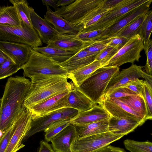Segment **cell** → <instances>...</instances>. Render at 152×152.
Segmentation results:
<instances>
[{"instance_id": "cell-38", "label": "cell", "mask_w": 152, "mask_h": 152, "mask_svg": "<svg viewBox=\"0 0 152 152\" xmlns=\"http://www.w3.org/2000/svg\"><path fill=\"white\" fill-rule=\"evenodd\" d=\"M118 51L116 48L108 46L96 56V61H100L102 67L104 66L107 62L115 55Z\"/></svg>"}, {"instance_id": "cell-12", "label": "cell", "mask_w": 152, "mask_h": 152, "mask_svg": "<svg viewBox=\"0 0 152 152\" xmlns=\"http://www.w3.org/2000/svg\"><path fill=\"white\" fill-rule=\"evenodd\" d=\"M143 67L144 66L132 64L129 67L119 71L109 82L103 96L129 81L137 79L144 78L152 83V76L144 72L142 69Z\"/></svg>"}, {"instance_id": "cell-11", "label": "cell", "mask_w": 152, "mask_h": 152, "mask_svg": "<svg viewBox=\"0 0 152 152\" xmlns=\"http://www.w3.org/2000/svg\"><path fill=\"white\" fill-rule=\"evenodd\" d=\"M32 121V115L26 108L15 120L14 132L5 152H16L25 146L23 140L29 130Z\"/></svg>"}, {"instance_id": "cell-27", "label": "cell", "mask_w": 152, "mask_h": 152, "mask_svg": "<svg viewBox=\"0 0 152 152\" xmlns=\"http://www.w3.org/2000/svg\"><path fill=\"white\" fill-rule=\"evenodd\" d=\"M118 99L139 114L146 121L147 120L148 114L146 104L141 95H130Z\"/></svg>"}, {"instance_id": "cell-36", "label": "cell", "mask_w": 152, "mask_h": 152, "mask_svg": "<svg viewBox=\"0 0 152 152\" xmlns=\"http://www.w3.org/2000/svg\"><path fill=\"white\" fill-rule=\"evenodd\" d=\"M144 86L141 95L145 101L147 112V120L152 119V83L144 80Z\"/></svg>"}, {"instance_id": "cell-23", "label": "cell", "mask_w": 152, "mask_h": 152, "mask_svg": "<svg viewBox=\"0 0 152 152\" xmlns=\"http://www.w3.org/2000/svg\"><path fill=\"white\" fill-rule=\"evenodd\" d=\"M71 88L68 101V107L82 112L91 109L94 103L73 83L70 82Z\"/></svg>"}, {"instance_id": "cell-34", "label": "cell", "mask_w": 152, "mask_h": 152, "mask_svg": "<svg viewBox=\"0 0 152 152\" xmlns=\"http://www.w3.org/2000/svg\"><path fill=\"white\" fill-rule=\"evenodd\" d=\"M124 144L131 152H152V143L148 140L140 142L127 139L124 141Z\"/></svg>"}, {"instance_id": "cell-41", "label": "cell", "mask_w": 152, "mask_h": 152, "mask_svg": "<svg viewBox=\"0 0 152 152\" xmlns=\"http://www.w3.org/2000/svg\"><path fill=\"white\" fill-rule=\"evenodd\" d=\"M136 95L137 94L127 88L121 86L115 89L102 98L118 99L128 96Z\"/></svg>"}, {"instance_id": "cell-19", "label": "cell", "mask_w": 152, "mask_h": 152, "mask_svg": "<svg viewBox=\"0 0 152 152\" xmlns=\"http://www.w3.org/2000/svg\"><path fill=\"white\" fill-rule=\"evenodd\" d=\"M111 116L99 105L95 104L91 109L77 114L70 120V124L74 126L92 123L109 119Z\"/></svg>"}, {"instance_id": "cell-10", "label": "cell", "mask_w": 152, "mask_h": 152, "mask_svg": "<svg viewBox=\"0 0 152 152\" xmlns=\"http://www.w3.org/2000/svg\"><path fill=\"white\" fill-rule=\"evenodd\" d=\"M78 112L75 109L66 107L32 119L31 128L23 141L37 133L44 131L49 126L56 121L62 120H70L75 117Z\"/></svg>"}, {"instance_id": "cell-37", "label": "cell", "mask_w": 152, "mask_h": 152, "mask_svg": "<svg viewBox=\"0 0 152 152\" xmlns=\"http://www.w3.org/2000/svg\"><path fill=\"white\" fill-rule=\"evenodd\" d=\"M19 67L10 58L0 65V80L16 73Z\"/></svg>"}, {"instance_id": "cell-26", "label": "cell", "mask_w": 152, "mask_h": 152, "mask_svg": "<svg viewBox=\"0 0 152 152\" xmlns=\"http://www.w3.org/2000/svg\"><path fill=\"white\" fill-rule=\"evenodd\" d=\"M102 67L100 61L95 60L91 63L74 71L67 76L76 86L79 87L83 82L98 69Z\"/></svg>"}, {"instance_id": "cell-32", "label": "cell", "mask_w": 152, "mask_h": 152, "mask_svg": "<svg viewBox=\"0 0 152 152\" xmlns=\"http://www.w3.org/2000/svg\"><path fill=\"white\" fill-rule=\"evenodd\" d=\"M108 28L101 29L82 32L76 35V38L82 41L91 44L98 41L108 38Z\"/></svg>"}, {"instance_id": "cell-35", "label": "cell", "mask_w": 152, "mask_h": 152, "mask_svg": "<svg viewBox=\"0 0 152 152\" xmlns=\"http://www.w3.org/2000/svg\"><path fill=\"white\" fill-rule=\"evenodd\" d=\"M152 11L149 10L145 15L138 34L143 39L144 45L148 44L150 39L152 31Z\"/></svg>"}, {"instance_id": "cell-47", "label": "cell", "mask_w": 152, "mask_h": 152, "mask_svg": "<svg viewBox=\"0 0 152 152\" xmlns=\"http://www.w3.org/2000/svg\"><path fill=\"white\" fill-rule=\"evenodd\" d=\"M76 0H59L56 3L57 7L61 6L64 7L69 5L74 2Z\"/></svg>"}, {"instance_id": "cell-30", "label": "cell", "mask_w": 152, "mask_h": 152, "mask_svg": "<svg viewBox=\"0 0 152 152\" xmlns=\"http://www.w3.org/2000/svg\"><path fill=\"white\" fill-rule=\"evenodd\" d=\"M32 49L59 63L66 61L77 53L47 46L44 47H37Z\"/></svg>"}, {"instance_id": "cell-14", "label": "cell", "mask_w": 152, "mask_h": 152, "mask_svg": "<svg viewBox=\"0 0 152 152\" xmlns=\"http://www.w3.org/2000/svg\"><path fill=\"white\" fill-rule=\"evenodd\" d=\"M98 104L111 116L134 119L142 124L146 121L141 115L118 99L103 97Z\"/></svg>"}, {"instance_id": "cell-5", "label": "cell", "mask_w": 152, "mask_h": 152, "mask_svg": "<svg viewBox=\"0 0 152 152\" xmlns=\"http://www.w3.org/2000/svg\"><path fill=\"white\" fill-rule=\"evenodd\" d=\"M148 0H122L118 5L109 10L95 24L83 30L81 32L108 28L122 19L129 12Z\"/></svg>"}, {"instance_id": "cell-46", "label": "cell", "mask_w": 152, "mask_h": 152, "mask_svg": "<svg viewBox=\"0 0 152 152\" xmlns=\"http://www.w3.org/2000/svg\"><path fill=\"white\" fill-rule=\"evenodd\" d=\"M96 152H126L122 148L108 145L101 148Z\"/></svg>"}, {"instance_id": "cell-29", "label": "cell", "mask_w": 152, "mask_h": 152, "mask_svg": "<svg viewBox=\"0 0 152 152\" xmlns=\"http://www.w3.org/2000/svg\"><path fill=\"white\" fill-rule=\"evenodd\" d=\"M20 19L21 26L33 28L31 19L30 7L25 0H10Z\"/></svg>"}, {"instance_id": "cell-50", "label": "cell", "mask_w": 152, "mask_h": 152, "mask_svg": "<svg viewBox=\"0 0 152 152\" xmlns=\"http://www.w3.org/2000/svg\"><path fill=\"white\" fill-rule=\"evenodd\" d=\"M1 99H0V106H1Z\"/></svg>"}, {"instance_id": "cell-4", "label": "cell", "mask_w": 152, "mask_h": 152, "mask_svg": "<svg viewBox=\"0 0 152 152\" xmlns=\"http://www.w3.org/2000/svg\"><path fill=\"white\" fill-rule=\"evenodd\" d=\"M24 76L32 77L40 75L68 76L67 72L60 63L32 48L29 60L21 66Z\"/></svg>"}, {"instance_id": "cell-18", "label": "cell", "mask_w": 152, "mask_h": 152, "mask_svg": "<svg viewBox=\"0 0 152 152\" xmlns=\"http://www.w3.org/2000/svg\"><path fill=\"white\" fill-rule=\"evenodd\" d=\"M77 137L75 126L70 124L53 138L51 146L55 152H71V146Z\"/></svg>"}, {"instance_id": "cell-44", "label": "cell", "mask_w": 152, "mask_h": 152, "mask_svg": "<svg viewBox=\"0 0 152 152\" xmlns=\"http://www.w3.org/2000/svg\"><path fill=\"white\" fill-rule=\"evenodd\" d=\"M109 38L108 45L118 50L122 48L129 40L123 37H114Z\"/></svg>"}, {"instance_id": "cell-40", "label": "cell", "mask_w": 152, "mask_h": 152, "mask_svg": "<svg viewBox=\"0 0 152 152\" xmlns=\"http://www.w3.org/2000/svg\"><path fill=\"white\" fill-rule=\"evenodd\" d=\"M144 50L147 58L146 63L144 66V70L148 75L152 76V42L150 39L148 43L144 45Z\"/></svg>"}, {"instance_id": "cell-22", "label": "cell", "mask_w": 152, "mask_h": 152, "mask_svg": "<svg viewBox=\"0 0 152 152\" xmlns=\"http://www.w3.org/2000/svg\"><path fill=\"white\" fill-rule=\"evenodd\" d=\"M142 125L137 120L131 118L111 116L109 119V131L117 134L126 135Z\"/></svg>"}, {"instance_id": "cell-45", "label": "cell", "mask_w": 152, "mask_h": 152, "mask_svg": "<svg viewBox=\"0 0 152 152\" xmlns=\"http://www.w3.org/2000/svg\"><path fill=\"white\" fill-rule=\"evenodd\" d=\"M37 152H55L51 146L45 140H41Z\"/></svg>"}, {"instance_id": "cell-16", "label": "cell", "mask_w": 152, "mask_h": 152, "mask_svg": "<svg viewBox=\"0 0 152 152\" xmlns=\"http://www.w3.org/2000/svg\"><path fill=\"white\" fill-rule=\"evenodd\" d=\"M47 8L44 19L60 34L77 35L82 32L84 27L83 24L70 22L55 13L49 6H47Z\"/></svg>"}, {"instance_id": "cell-9", "label": "cell", "mask_w": 152, "mask_h": 152, "mask_svg": "<svg viewBox=\"0 0 152 152\" xmlns=\"http://www.w3.org/2000/svg\"><path fill=\"white\" fill-rule=\"evenodd\" d=\"M144 48L142 37L139 34H137L129 39L104 66L118 67L126 63L133 64L135 61L138 62L141 56L140 53Z\"/></svg>"}, {"instance_id": "cell-7", "label": "cell", "mask_w": 152, "mask_h": 152, "mask_svg": "<svg viewBox=\"0 0 152 152\" xmlns=\"http://www.w3.org/2000/svg\"><path fill=\"white\" fill-rule=\"evenodd\" d=\"M0 40L27 45L31 48L39 47L43 43L33 28L0 25Z\"/></svg>"}, {"instance_id": "cell-25", "label": "cell", "mask_w": 152, "mask_h": 152, "mask_svg": "<svg viewBox=\"0 0 152 152\" xmlns=\"http://www.w3.org/2000/svg\"><path fill=\"white\" fill-rule=\"evenodd\" d=\"M109 119L85 124L75 125L79 137H83L107 132Z\"/></svg>"}, {"instance_id": "cell-24", "label": "cell", "mask_w": 152, "mask_h": 152, "mask_svg": "<svg viewBox=\"0 0 152 152\" xmlns=\"http://www.w3.org/2000/svg\"><path fill=\"white\" fill-rule=\"evenodd\" d=\"M152 0L146 3L129 12L124 18L114 25L108 28V38H111L121 29L139 16L146 14L150 10Z\"/></svg>"}, {"instance_id": "cell-6", "label": "cell", "mask_w": 152, "mask_h": 152, "mask_svg": "<svg viewBox=\"0 0 152 152\" xmlns=\"http://www.w3.org/2000/svg\"><path fill=\"white\" fill-rule=\"evenodd\" d=\"M106 0H76L69 5L57 8L54 12L69 22L80 23L90 12L102 5Z\"/></svg>"}, {"instance_id": "cell-39", "label": "cell", "mask_w": 152, "mask_h": 152, "mask_svg": "<svg viewBox=\"0 0 152 152\" xmlns=\"http://www.w3.org/2000/svg\"><path fill=\"white\" fill-rule=\"evenodd\" d=\"M15 121L0 138V152H5L7 148L14 130Z\"/></svg>"}, {"instance_id": "cell-8", "label": "cell", "mask_w": 152, "mask_h": 152, "mask_svg": "<svg viewBox=\"0 0 152 152\" xmlns=\"http://www.w3.org/2000/svg\"><path fill=\"white\" fill-rule=\"evenodd\" d=\"M124 135L108 131L83 137H78L71 147V152H96Z\"/></svg>"}, {"instance_id": "cell-21", "label": "cell", "mask_w": 152, "mask_h": 152, "mask_svg": "<svg viewBox=\"0 0 152 152\" xmlns=\"http://www.w3.org/2000/svg\"><path fill=\"white\" fill-rule=\"evenodd\" d=\"M99 53L90 52L83 49L60 64L69 74L94 61Z\"/></svg>"}, {"instance_id": "cell-20", "label": "cell", "mask_w": 152, "mask_h": 152, "mask_svg": "<svg viewBox=\"0 0 152 152\" xmlns=\"http://www.w3.org/2000/svg\"><path fill=\"white\" fill-rule=\"evenodd\" d=\"M30 11L32 26L42 42L47 44L54 37L60 34L45 20L39 16L31 7Z\"/></svg>"}, {"instance_id": "cell-33", "label": "cell", "mask_w": 152, "mask_h": 152, "mask_svg": "<svg viewBox=\"0 0 152 152\" xmlns=\"http://www.w3.org/2000/svg\"><path fill=\"white\" fill-rule=\"evenodd\" d=\"M70 120H62L56 121L49 126L44 130L45 141L48 142L62 130L70 124Z\"/></svg>"}, {"instance_id": "cell-43", "label": "cell", "mask_w": 152, "mask_h": 152, "mask_svg": "<svg viewBox=\"0 0 152 152\" xmlns=\"http://www.w3.org/2000/svg\"><path fill=\"white\" fill-rule=\"evenodd\" d=\"M144 84V80L137 79L129 81L122 87L130 90L137 95H141Z\"/></svg>"}, {"instance_id": "cell-49", "label": "cell", "mask_w": 152, "mask_h": 152, "mask_svg": "<svg viewBox=\"0 0 152 152\" xmlns=\"http://www.w3.org/2000/svg\"><path fill=\"white\" fill-rule=\"evenodd\" d=\"M9 58L0 49V65L7 61Z\"/></svg>"}, {"instance_id": "cell-13", "label": "cell", "mask_w": 152, "mask_h": 152, "mask_svg": "<svg viewBox=\"0 0 152 152\" xmlns=\"http://www.w3.org/2000/svg\"><path fill=\"white\" fill-rule=\"evenodd\" d=\"M70 89L50 97L28 109L34 119L57 110L68 107Z\"/></svg>"}, {"instance_id": "cell-31", "label": "cell", "mask_w": 152, "mask_h": 152, "mask_svg": "<svg viewBox=\"0 0 152 152\" xmlns=\"http://www.w3.org/2000/svg\"><path fill=\"white\" fill-rule=\"evenodd\" d=\"M146 14L138 17L122 28L111 37H123L129 39L137 34Z\"/></svg>"}, {"instance_id": "cell-17", "label": "cell", "mask_w": 152, "mask_h": 152, "mask_svg": "<svg viewBox=\"0 0 152 152\" xmlns=\"http://www.w3.org/2000/svg\"><path fill=\"white\" fill-rule=\"evenodd\" d=\"M47 45L48 47L77 53L91 44L78 39L76 35L60 34L53 37L48 42Z\"/></svg>"}, {"instance_id": "cell-15", "label": "cell", "mask_w": 152, "mask_h": 152, "mask_svg": "<svg viewBox=\"0 0 152 152\" xmlns=\"http://www.w3.org/2000/svg\"><path fill=\"white\" fill-rule=\"evenodd\" d=\"M31 48L26 44L0 40V49L20 68L29 60Z\"/></svg>"}, {"instance_id": "cell-42", "label": "cell", "mask_w": 152, "mask_h": 152, "mask_svg": "<svg viewBox=\"0 0 152 152\" xmlns=\"http://www.w3.org/2000/svg\"><path fill=\"white\" fill-rule=\"evenodd\" d=\"M109 38L98 41L93 43L83 49L84 50L92 53H100L108 46Z\"/></svg>"}, {"instance_id": "cell-1", "label": "cell", "mask_w": 152, "mask_h": 152, "mask_svg": "<svg viewBox=\"0 0 152 152\" xmlns=\"http://www.w3.org/2000/svg\"><path fill=\"white\" fill-rule=\"evenodd\" d=\"M31 81L24 77L9 78L6 84L0 107V138L26 108L24 101Z\"/></svg>"}, {"instance_id": "cell-2", "label": "cell", "mask_w": 152, "mask_h": 152, "mask_svg": "<svg viewBox=\"0 0 152 152\" xmlns=\"http://www.w3.org/2000/svg\"><path fill=\"white\" fill-rule=\"evenodd\" d=\"M31 79L30 88L24 104L27 109L71 88L67 76L40 75Z\"/></svg>"}, {"instance_id": "cell-28", "label": "cell", "mask_w": 152, "mask_h": 152, "mask_svg": "<svg viewBox=\"0 0 152 152\" xmlns=\"http://www.w3.org/2000/svg\"><path fill=\"white\" fill-rule=\"evenodd\" d=\"M0 25L21 26L20 19L13 6H4L0 8Z\"/></svg>"}, {"instance_id": "cell-3", "label": "cell", "mask_w": 152, "mask_h": 152, "mask_svg": "<svg viewBox=\"0 0 152 152\" xmlns=\"http://www.w3.org/2000/svg\"><path fill=\"white\" fill-rule=\"evenodd\" d=\"M119 71V67L116 66L100 67L84 81L78 87L94 104H98L109 82Z\"/></svg>"}, {"instance_id": "cell-48", "label": "cell", "mask_w": 152, "mask_h": 152, "mask_svg": "<svg viewBox=\"0 0 152 152\" xmlns=\"http://www.w3.org/2000/svg\"><path fill=\"white\" fill-rule=\"evenodd\" d=\"M42 3L43 5L52 7L56 10L57 7L56 6V3L57 1L56 0H42Z\"/></svg>"}]
</instances>
